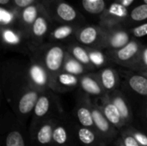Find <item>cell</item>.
Listing matches in <instances>:
<instances>
[{
    "instance_id": "6da1fadb",
    "label": "cell",
    "mask_w": 147,
    "mask_h": 146,
    "mask_svg": "<svg viewBox=\"0 0 147 146\" xmlns=\"http://www.w3.org/2000/svg\"><path fill=\"white\" fill-rule=\"evenodd\" d=\"M77 139V122L68 120L62 115L57 117L53 133L52 146H74Z\"/></svg>"
},
{
    "instance_id": "7a4b0ae2",
    "label": "cell",
    "mask_w": 147,
    "mask_h": 146,
    "mask_svg": "<svg viewBox=\"0 0 147 146\" xmlns=\"http://www.w3.org/2000/svg\"><path fill=\"white\" fill-rule=\"evenodd\" d=\"M91 109L96 133L108 145L112 146L115 141L120 137L121 131L105 117L96 103H91Z\"/></svg>"
},
{
    "instance_id": "3957f363",
    "label": "cell",
    "mask_w": 147,
    "mask_h": 146,
    "mask_svg": "<svg viewBox=\"0 0 147 146\" xmlns=\"http://www.w3.org/2000/svg\"><path fill=\"white\" fill-rule=\"evenodd\" d=\"M58 116L50 117L42 120L28 133L30 140L34 145L52 146L53 128Z\"/></svg>"
},
{
    "instance_id": "277c9868",
    "label": "cell",
    "mask_w": 147,
    "mask_h": 146,
    "mask_svg": "<svg viewBox=\"0 0 147 146\" xmlns=\"http://www.w3.org/2000/svg\"><path fill=\"white\" fill-rule=\"evenodd\" d=\"M40 91L37 89H31L24 91L17 99L15 106V112L20 122H25L27 118L32 114Z\"/></svg>"
},
{
    "instance_id": "5b68a950",
    "label": "cell",
    "mask_w": 147,
    "mask_h": 146,
    "mask_svg": "<svg viewBox=\"0 0 147 146\" xmlns=\"http://www.w3.org/2000/svg\"><path fill=\"white\" fill-rule=\"evenodd\" d=\"M53 102L52 101L51 97L47 94L40 93L37 100V102L35 104V107L34 108V111L32 113V120L29 126L28 133H30L42 120L48 119L50 117L58 116L61 114V113L60 114L53 113Z\"/></svg>"
},
{
    "instance_id": "8992f818",
    "label": "cell",
    "mask_w": 147,
    "mask_h": 146,
    "mask_svg": "<svg viewBox=\"0 0 147 146\" xmlns=\"http://www.w3.org/2000/svg\"><path fill=\"white\" fill-rule=\"evenodd\" d=\"M111 101L114 102V104L117 107L118 110L120 111L127 126H134V120H135V114L134 112V109L129 102V101L127 99V97L119 91H113L109 94Z\"/></svg>"
},
{
    "instance_id": "52a82bcc",
    "label": "cell",
    "mask_w": 147,
    "mask_h": 146,
    "mask_svg": "<svg viewBox=\"0 0 147 146\" xmlns=\"http://www.w3.org/2000/svg\"><path fill=\"white\" fill-rule=\"evenodd\" d=\"M99 106V105H98ZM100 109L105 115V117L118 129L122 130L124 127L127 126L120 111L118 110L117 107L114 104V102L111 101L109 94H106L102 97V103L101 106H99Z\"/></svg>"
},
{
    "instance_id": "ba28073f",
    "label": "cell",
    "mask_w": 147,
    "mask_h": 146,
    "mask_svg": "<svg viewBox=\"0 0 147 146\" xmlns=\"http://www.w3.org/2000/svg\"><path fill=\"white\" fill-rule=\"evenodd\" d=\"M65 62V52L62 47L54 46L50 47L44 57V64L47 71L57 73L59 71Z\"/></svg>"
},
{
    "instance_id": "9c48e42d",
    "label": "cell",
    "mask_w": 147,
    "mask_h": 146,
    "mask_svg": "<svg viewBox=\"0 0 147 146\" xmlns=\"http://www.w3.org/2000/svg\"><path fill=\"white\" fill-rule=\"evenodd\" d=\"M77 139L82 146H109L99 136L96 130L77 123Z\"/></svg>"
},
{
    "instance_id": "30bf717a",
    "label": "cell",
    "mask_w": 147,
    "mask_h": 146,
    "mask_svg": "<svg viewBox=\"0 0 147 146\" xmlns=\"http://www.w3.org/2000/svg\"><path fill=\"white\" fill-rule=\"evenodd\" d=\"M140 52L141 50L139 42L131 40L121 48L117 49L114 53V57L118 62L127 64L134 62V60L138 59Z\"/></svg>"
},
{
    "instance_id": "8fae6325",
    "label": "cell",
    "mask_w": 147,
    "mask_h": 146,
    "mask_svg": "<svg viewBox=\"0 0 147 146\" xmlns=\"http://www.w3.org/2000/svg\"><path fill=\"white\" fill-rule=\"evenodd\" d=\"M91 103L92 102L88 99L85 100L83 99L79 101L76 108L75 117L77 120V123L79 124L80 126L90 127L96 130L94 120H93V115H92Z\"/></svg>"
},
{
    "instance_id": "7c38bea8",
    "label": "cell",
    "mask_w": 147,
    "mask_h": 146,
    "mask_svg": "<svg viewBox=\"0 0 147 146\" xmlns=\"http://www.w3.org/2000/svg\"><path fill=\"white\" fill-rule=\"evenodd\" d=\"M29 77L34 88L38 90L44 89L47 85L50 86V82L48 80V75L47 70H45L41 65L34 64L30 66L28 71Z\"/></svg>"
},
{
    "instance_id": "4fadbf2b",
    "label": "cell",
    "mask_w": 147,
    "mask_h": 146,
    "mask_svg": "<svg viewBox=\"0 0 147 146\" xmlns=\"http://www.w3.org/2000/svg\"><path fill=\"white\" fill-rule=\"evenodd\" d=\"M78 84V78L77 75L69 73V72H61L59 73L55 82H52L50 87L59 91H64L73 88Z\"/></svg>"
},
{
    "instance_id": "5bb4252c",
    "label": "cell",
    "mask_w": 147,
    "mask_h": 146,
    "mask_svg": "<svg viewBox=\"0 0 147 146\" xmlns=\"http://www.w3.org/2000/svg\"><path fill=\"white\" fill-rule=\"evenodd\" d=\"M130 41L129 34L123 30H113L105 35V44L113 48L119 49Z\"/></svg>"
},
{
    "instance_id": "9a60e30c",
    "label": "cell",
    "mask_w": 147,
    "mask_h": 146,
    "mask_svg": "<svg viewBox=\"0 0 147 146\" xmlns=\"http://www.w3.org/2000/svg\"><path fill=\"white\" fill-rule=\"evenodd\" d=\"M99 82L107 94L115 91L118 85V76L116 71L112 68L103 69L100 73Z\"/></svg>"
},
{
    "instance_id": "2e32d148",
    "label": "cell",
    "mask_w": 147,
    "mask_h": 146,
    "mask_svg": "<svg viewBox=\"0 0 147 146\" xmlns=\"http://www.w3.org/2000/svg\"><path fill=\"white\" fill-rule=\"evenodd\" d=\"M79 83L81 89L88 95L99 96H105L107 94L104 91L100 82H98L92 77L84 76L80 79Z\"/></svg>"
},
{
    "instance_id": "e0dca14e",
    "label": "cell",
    "mask_w": 147,
    "mask_h": 146,
    "mask_svg": "<svg viewBox=\"0 0 147 146\" xmlns=\"http://www.w3.org/2000/svg\"><path fill=\"white\" fill-rule=\"evenodd\" d=\"M127 14L128 12L126 6H124L121 3H114L109 7L103 18L104 21L109 24L112 22H121V20L127 16Z\"/></svg>"
},
{
    "instance_id": "ac0fdd59",
    "label": "cell",
    "mask_w": 147,
    "mask_h": 146,
    "mask_svg": "<svg viewBox=\"0 0 147 146\" xmlns=\"http://www.w3.org/2000/svg\"><path fill=\"white\" fill-rule=\"evenodd\" d=\"M5 146H28L26 135L17 127L11 128L5 136Z\"/></svg>"
},
{
    "instance_id": "d6986e66",
    "label": "cell",
    "mask_w": 147,
    "mask_h": 146,
    "mask_svg": "<svg viewBox=\"0 0 147 146\" xmlns=\"http://www.w3.org/2000/svg\"><path fill=\"white\" fill-rule=\"evenodd\" d=\"M128 85L132 90L141 96H147V77L142 75H133L128 80Z\"/></svg>"
},
{
    "instance_id": "ffe728a7",
    "label": "cell",
    "mask_w": 147,
    "mask_h": 146,
    "mask_svg": "<svg viewBox=\"0 0 147 146\" xmlns=\"http://www.w3.org/2000/svg\"><path fill=\"white\" fill-rule=\"evenodd\" d=\"M99 35L98 29L95 27L89 26L83 28L78 34V40L84 45H91L95 43Z\"/></svg>"
},
{
    "instance_id": "44dd1931",
    "label": "cell",
    "mask_w": 147,
    "mask_h": 146,
    "mask_svg": "<svg viewBox=\"0 0 147 146\" xmlns=\"http://www.w3.org/2000/svg\"><path fill=\"white\" fill-rule=\"evenodd\" d=\"M56 12L59 17L65 22H71L77 17V12L74 8L66 3H60L57 6Z\"/></svg>"
},
{
    "instance_id": "7402d4cb",
    "label": "cell",
    "mask_w": 147,
    "mask_h": 146,
    "mask_svg": "<svg viewBox=\"0 0 147 146\" xmlns=\"http://www.w3.org/2000/svg\"><path fill=\"white\" fill-rule=\"evenodd\" d=\"M64 69L65 71L74 74V75H79L82 74L84 71V68L81 62L77 60L75 58L66 57L64 62Z\"/></svg>"
},
{
    "instance_id": "603a6c76",
    "label": "cell",
    "mask_w": 147,
    "mask_h": 146,
    "mask_svg": "<svg viewBox=\"0 0 147 146\" xmlns=\"http://www.w3.org/2000/svg\"><path fill=\"white\" fill-rule=\"evenodd\" d=\"M83 6L89 13L99 14L105 9L104 0H83Z\"/></svg>"
},
{
    "instance_id": "cb8c5ba5",
    "label": "cell",
    "mask_w": 147,
    "mask_h": 146,
    "mask_svg": "<svg viewBox=\"0 0 147 146\" xmlns=\"http://www.w3.org/2000/svg\"><path fill=\"white\" fill-rule=\"evenodd\" d=\"M48 25L46 18L43 15L37 17L32 25V33L35 37H42L47 31Z\"/></svg>"
},
{
    "instance_id": "d4e9b609",
    "label": "cell",
    "mask_w": 147,
    "mask_h": 146,
    "mask_svg": "<svg viewBox=\"0 0 147 146\" xmlns=\"http://www.w3.org/2000/svg\"><path fill=\"white\" fill-rule=\"evenodd\" d=\"M38 17V9L35 5H29L26 8H24L22 18L25 24L27 25H33V23L35 22V20Z\"/></svg>"
},
{
    "instance_id": "484cf974",
    "label": "cell",
    "mask_w": 147,
    "mask_h": 146,
    "mask_svg": "<svg viewBox=\"0 0 147 146\" xmlns=\"http://www.w3.org/2000/svg\"><path fill=\"white\" fill-rule=\"evenodd\" d=\"M71 53H72V57L75 58L79 62H81L83 65L91 64L89 52H87L84 48L78 46H75L71 48Z\"/></svg>"
},
{
    "instance_id": "4316f807",
    "label": "cell",
    "mask_w": 147,
    "mask_h": 146,
    "mask_svg": "<svg viewBox=\"0 0 147 146\" xmlns=\"http://www.w3.org/2000/svg\"><path fill=\"white\" fill-rule=\"evenodd\" d=\"M132 135L135 138L140 146H147V133L144 130L135 126H127Z\"/></svg>"
},
{
    "instance_id": "83f0119b",
    "label": "cell",
    "mask_w": 147,
    "mask_h": 146,
    "mask_svg": "<svg viewBox=\"0 0 147 146\" xmlns=\"http://www.w3.org/2000/svg\"><path fill=\"white\" fill-rule=\"evenodd\" d=\"M130 17L133 21L141 22L147 19V4L144 3L135 7L130 15Z\"/></svg>"
},
{
    "instance_id": "f1b7e54d",
    "label": "cell",
    "mask_w": 147,
    "mask_h": 146,
    "mask_svg": "<svg viewBox=\"0 0 147 146\" xmlns=\"http://www.w3.org/2000/svg\"><path fill=\"white\" fill-rule=\"evenodd\" d=\"M72 31L73 29L71 26H60L53 32L52 35L56 40H64L69 37L72 34Z\"/></svg>"
},
{
    "instance_id": "f546056e",
    "label": "cell",
    "mask_w": 147,
    "mask_h": 146,
    "mask_svg": "<svg viewBox=\"0 0 147 146\" xmlns=\"http://www.w3.org/2000/svg\"><path fill=\"white\" fill-rule=\"evenodd\" d=\"M120 136L126 146H140L138 141L135 139V138L132 135V133L129 132L127 127H124L122 130H121Z\"/></svg>"
},
{
    "instance_id": "4dcf8cb0",
    "label": "cell",
    "mask_w": 147,
    "mask_h": 146,
    "mask_svg": "<svg viewBox=\"0 0 147 146\" xmlns=\"http://www.w3.org/2000/svg\"><path fill=\"white\" fill-rule=\"evenodd\" d=\"M138 120L140 122L139 128L147 133V102L140 108L138 113Z\"/></svg>"
},
{
    "instance_id": "1f68e13d",
    "label": "cell",
    "mask_w": 147,
    "mask_h": 146,
    "mask_svg": "<svg viewBox=\"0 0 147 146\" xmlns=\"http://www.w3.org/2000/svg\"><path fill=\"white\" fill-rule=\"evenodd\" d=\"M89 55H90L91 64H93L96 66H100V65H103L105 62L104 55L99 51L90 50V51H89Z\"/></svg>"
},
{
    "instance_id": "d6a6232c",
    "label": "cell",
    "mask_w": 147,
    "mask_h": 146,
    "mask_svg": "<svg viewBox=\"0 0 147 146\" xmlns=\"http://www.w3.org/2000/svg\"><path fill=\"white\" fill-rule=\"evenodd\" d=\"M3 39L9 44H16L19 42V37L11 30L6 29L3 31Z\"/></svg>"
},
{
    "instance_id": "836d02e7",
    "label": "cell",
    "mask_w": 147,
    "mask_h": 146,
    "mask_svg": "<svg viewBox=\"0 0 147 146\" xmlns=\"http://www.w3.org/2000/svg\"><path fill=\"white\" fill-rule=\"evenodd\" d=\"M138 63H139V68L142 70L141 71H147V47L143 49L139 56L138 59Z\"/></svg>"
},
{
    "instance_id": "e575fe53",
    "label": "cell",
    "mask_w": 147,
    "mask_h": 146,
    "mask_svg": "<svg viewBox=\"0 0 147 146\" xmlns=\"http://www.w3.org/2000/svg\"><path fill=\"white\" fill-rule=\"evenodd\" d=\"M133 34L135 37H143L147 35V22L134 28L133 29Z\"/></svg>"
},
{
    "instance_id": "d590c367",
    "label": "cell",
    "mask_w": 147,
    "mask_h": 146,
    "mask_svg": "<svg viewBox=\"0 0 147 146\" xmlns=\"http://www.w3.org/2000/svg\"><path fill=\"white\" fill-rule=\"evenodd\" d=\"M0 16H1V22L3 24H7L11 22L12 15L6 10H4L3 8H1L0 10Z\"/></svg>"
},
{
    "instance_id": "8d00e7d4",
    "label": "cell",
    "mask_w": 147,
    "mask_h": 146,
    "mask_svg": "<svg viewBox=\"0 0 147 146\" xmlns=\"http://www.w3.org/2000/svg\"><path fill=\"white\" fill-rule=\"evenodd\" d=\"M35 0H14L15 4L19 8H26L31 5Z\"/></svg>"
},
{
    "instance_id": "74e56055",
    "label": "cell",
    "mask_w": 147,
    "mask_h": 146,
    "mask_svg": "<svg viewBox=\"0 0 147 146\" xmlns=\"http://www.w3.org/2000/svg\"><path fill=\"white\" fill-rule=\"evenodd\" d=\"M112 146H126L124 145V143H123V141H122V139H121V136L115 141V143L113 144V145Z\"/></svg>"
},
{
    "instance_id": "f35d334b",
    "label": "cell",
    "mask_w": 147,
    "mask_h": 146,
    "mask_svg": "<svg viewBox=\"0 0 147 146\" xmlns=\"http://www.w3.org/2000/svg\"><path fill=\"white\" fill-rule=\"evenodd\" d=\"M134 0H121V3H122L124 6L128 7L129 5H131L134 3Z\"/></svg>"
},
{
    "instance_id": "ab89813d",
    "label": "cell",
    "mask_w": 147,
    "mask_h": 146,
    "mask_svg": "<svg viewBox=\"0 0 147 146\" xmlns=\"http://www.w3.org/2000/svg\"><path fill=\"white\" fill-rule=\"evenodd\" d=\"M9 2V0H0V3L2 5H4V4H7Z\"/></svg>"
},
{
    "instance_id": "60d3db41",
    "label": "cell",
    "mask_w": 147,
    "mask_h": 146,
    "mask_svg": "<svg viewBox=\"0 0 147 146\" xmlns=\"http://www.w3.org/2000/svg\"><path fill=\"white\" fill-rule=\"evenodd\" d=\"M141 72H142V74H143L144 76L147 77V71H141Z\"/></svg>"
},
{
    "instance_id": "b9f144b4",
    "label": "cell",
    "mask_w": 147,
    "mask_h": 146,
    "mask_svg": "<svg viewBox=\"0 0 147 146\" xmlns=\"http://www.w3.org/2000/svg\"><path fill=\"white\" fill-rule=\"evenodd\" d=\"M144 1V3H146L147 4V0H143Z\"/></svg>"
}]
</instances>
